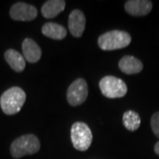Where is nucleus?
<instances>
[{"instance_id": "0eeeda50", "label": "nucleus", "mask_w": 159, "mask_h": 159, "mask_svg": "<svg viewBox=\"0 0 159 159\" xmlns=\"http://www.w3.org/2000/svg\"><path fill=\"white\" fill-rule=\"evenodd\" d=\"M38 11L34 6L18 2L11 7L10 16L12 20L18 21H30L37 17Z\"/></svg>"}, {"instance_id": "2eb2a0df", "label": "nucleus", "mask_w": 159, "mask_h": 159, "mask_svg": "<svg viewBox=\"0 0 159 159\" xmlns=\"http://www.w3.org/2000/svg\"><path fill=\"white\" fill-rule=\"evenodd\" d=\"M123 124L127 130H137L141 125V117L134 111H126L123 114Z\"/></svg>"}, {"instance_id": "39448f33", "label": "nucleus", "mask_w": 159, "mask_h": 159, "mask_svg": "<svg viewBox=\"0 0 159 159\" xmlns=\"http://www.w3.org/2000/svg\"><path fill=\"white\" fill-rule=\"evenodd\" d=\"M99 87L102 94L108 98H120L127 93V86L124 80L114 76H105L100 82Z\"/></svg>"}, {"instance_id": "9b49d317", "label": "nucleus", "mask_w": 159, "mask_h": 159, "mask_svg": "<svg viewBox=\"0 0 159 159\" xmlns=\"http://www.w3.org/2000/svg\"><path fill=\"white\" fill-rule=\"evenodd\" d=\"M119 69L126 74H135L141 73L143 65L141 60L134 56H125L119 62Z\"/></svg>"}, {"instance_id": "423d86ee", "label": "nucleus", "mask_w": 159, "mask_h": 159, "mask_svg": "<svg viewBox=\"0 0 159 159\" xmlns=\"http://www.w3.org/2000/svg\"><path fill=\"white\" fill-rule=\"evenodd\" d=\"M89 94L88 84L84 79H77L69 86L67 89V102L72 106H78L85 102Z\"/></svg>"}, {"instance_id": "ddd939ff", "label": "nucleus", "mask_w": 159, "mask_h": 159, "mask_svg": "<svg viewBox=\"0 0 159 159\" xmlns=\"http://www.w3.org/2000/svg\"><path fill=\"white\" fill-rule=\"evenodd\" d=\"M66 7V2L63 0H50L47 1L42 6V14L46 19H52L57 16L64 11Z\"/></svg>"}, {"instance_id": "dca6fc26", "label": "nucleus", "mask_w": 159, "mask_h": 159, "mask_svg": "<svg viewBox=\"0 0 159 159\" xmlns=\"http://www.w3.org/2000/svg\"><path fill=\"white\" fill-rule=\"evenodd\" d=\"M150 125L155 135L159 138V111L154 113L153 116L151 117Z\"/></svg>"}, {"instance_id": "7ed1b4c3", "label": "nucleus", "mask_w": 159, "mask_h": 159, "mask_svg": "<svg viewBox=\"0 0 159 159\" xmlns=\"http://www.w3.org/2000/svg\"><path fill=\"white\" fill-rule=\"evenodd\" d=\"M39 139L34 134H25L14 140L11 145V155L14 158H20L26 155H33L39 151Z\"/></svg>"}, {"instance_id": "f257e3e1", "label": "nucleus", "mask_w": 159, "mask_h": 159, "mask_svg": "<svg viewBox=\"0 0 159 159\" xmlns=\"http://www.w3.org/2000/svg\"><path fill=\"white\" fill-rule=\"evenodd\" d=\"M26 102V93L19 87H12L3 93L0 97V106L6 115L18 113Z\"/></svg>"}, {"instance_id": "1a4fd4ad", "label": "nucleus", "mask_w": 159, "mask_h": 159, "mask_svg": "<svg viewBox=\"0 0 159 159\" xmlns=\"http://www.w3.org/2000/svg\"><path fill=\"white\" fill-rule=\"evenodd\" d=\"M127 13L133 16H145L152 9V2L148 0H129L125 4Z\"/></svg>"}, {"instance_id": "f8f14e48", "label": "nucleus", "mask_w": 159, "mask_h": 159, "mask_svg": "<svg viewBox=\"0 0 159 159\" xmlns=\"http://www.w3.org/2000/svg\"><path fill=\"white\" fill-rule=\"evenodd\" d=\"M5 59L11 68L17 73H21L26 67V60L23 55L13 49H9L5 52Z\"/></svg>"}, {"instance_id": "20e7f679", "label": "nucleus", "mask_w": 159, "mask_h": 159, "mask_svg": "<svg viewBox=\"0 0 159 159\" xmlns=\"http://www.w3.org/2000/svg\"><path fill=\"white\" fill-rule=\"evenodd\" d=\"M71 140L79 151H86L90 147L93 134L89 126L83 122H75L71 128Z\"/></svg>"}, {"instance_id": "6e6552de", "label": "nucleus", "mask_w": 159, "mask_h": 159, "mask_svg": "<svg viewBox=\"0 0 159 159\" xmlns=\"http://www.w3.org/2000/svg\"><path fill=\"white\" fill-rule=\"evenodd\" d=\"M86 18L84 13L80 10H74L68 18V28L70 33L74 37H80L85 30Z\"/></svg>"}, {"instance_id": "9d476101", "label": "nucleus", "mask_w": 159, "mask_h": 159, "mask_svg": "<svg viewBox=\"0 0 159 159\" xmlns=\"http://www.w3.org/2000/svg\"><path fill=\"white\" fill-rule=\"evenodd\" d=\"M23 57L29 63H36L42 57V50L40 46L30 38H26L22 43Z\"/></svg>"}, {"instance_id": "f3484780", "label": "nucleus", "mask_w": 159, "mask_h": 159, "mask_svg": "<svg viewBox=\"0 0 159 159\" xmlns=\"http://www.w3.org/2000/svg\"><path fill=\"white\" fill-rule=\"evenodd\" d=\"M154 149H155L156 154H157V156H159V141L156 143V145H155V147H154Z\"/></svg>"}, {"instance_id": "4468645a", "label": "nucleus", "mask_w": 159, "mask_h": 159, "mask_svg": "<svg viewBox=\"0 0 159 159\" xmlns=\"http://www.w3.org/2000/svg\"><path fill=\"white\" fill-rule=\"evenodd\" d=\"M42 33L51 39L62 40L66 36L67 31L65 27L57 23L48 22L45 23L42 28Z\"/></svg>"}, {"instance_id": "f03ea898", "label": "nucleus", "mask_w": 159, "mask_h": 159, "mask_svg": "<svg viewBox=\"0 0 159 159\" xmlns=\"http://www.w3.org/2000/svg\"><path fill=\"white\" fill-rule=\"evenodd\" d=\"M131 35L121 30H112L101 34L97 40L98 46L103 51H115L123 49L131 43Z\"/></svg>"}]
</instances>
